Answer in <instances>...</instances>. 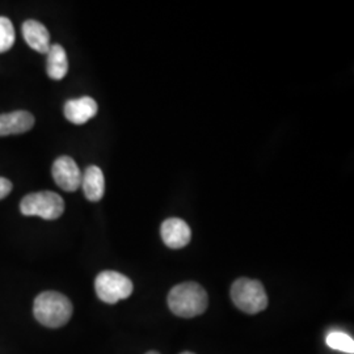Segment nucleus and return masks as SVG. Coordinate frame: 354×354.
<instances>
[{"mask_svg": "<svg viewBox=\"0 0 354 354\" xmlns=\"http://www.w3.org/2000/svg\"><path fill=\"white\" fill-rule=\"evenodd\" d=\"M33 314L39 324L48 328H59L73 315V304L61 292L44 291L35 301Z\"/></svg>", "mask_w": 354, "mask_h": 354, "instance_id": "1", "label": "nucleus"}, {"mask_svg": "<svg viewBox=\"0 0 354 354\" xmlns=\"http://www.w3.org/2000/svg\"><path fill=\"white\" fill-rule=\"evenodd\" d=\"M207 304V292L196 282L180 283L168 294V307L177 317H198L205 313Z\"/></svg>", "mask_w": 354, "mask_h": 354, "instance_id": "2", "label": "nucleus"}, {"mask_svg": "<svg viewBox=\"0 0 354 354\" xmlns=\"http://www.w3.org/2000/svg\"><path fill=\"white\" fill-rule=\"evenodd\" d=\"M231 299L245 314H259L268 307V295L257 279H238L231 286Z\"/></svg>", "mask_w": 354, "mask_h": 354, "instance_id": "3", "label": "nucleus"}, {"mask_svg": "<svg viewBox=\"0 0 354 354\" xmlns=\"http://www.w3.org/2000/svg\"><path fill=\"white\" fill-rule=\"evenodd\" d=\"M20 212L26 216H39L46 221H54L64 214V198L58 193L49 190L29 193L20 203Z\"/></svg>", "mask_w": 354, "mask_h": 354, "instance_id": "4", "label": "nucleus"}, {"mask_svg": "<svg viewBox=\"0 0 354 354\" xmlns=\"http://www.w3.org/2000/svg\"><path fill=\"white\" fill-rule=\"evenodd\" d=\"M95 290L102 302L114 304L131 295L133 282L118 272L105 270L95 279Z\"/></svg>", "mask_w": 354, "mask_h": 354, "instance_id": "5", "label": "nucleus"}, {"mask_svg": "<svg viewBox=\"0 0 354 354\" xmlns=\"http://www.w3.org/2000/svg\"><path fill=\"white\" fill-rule=\"evenodd\" d=\"M51 175L55 184L66 192H75L82 185V172L75 163V160L70 156L58 158L53 168Z\"/></svg>", "mask_w": 354, "mask_h": 354, "instance_id": "6", "label": "nucleus"}, {"mask_svg": "<svg viewBox=\"0 0 354 354\" xmlns=\"http://www.w3.org/2000/svg\"><path fill=\"white\" fill-rule=\"evenodd\" d=\"M162 239L165 245L172 250L184 248L189 244L192 231L185 221L180 218H168L165 219L160 228Z\"/></svg>", "mask_w": 354, "mask_h": 354, "instance_id": "7", "label": "nucleus"}, {"mask_svg": "<svg viewBox=\"0 0 354 354\" xmlns=\"http://www.w3.org/2000/svg\"><path fill=\"white\" fill-rule=\"evenodd\" d=\"M97 102L92 97L84 96L80 99H73L64 104V117L75 125H83L88 122L91 118H93L97 114Z\"/></svg>", "mask_w": 354, "mask_h": 354, "instance_id": "8", "label": "nucleus"}, {"mask_svg": "<svg viewBox=\"0 0 354 354\" xmlns=\"http://www.w3.org/2000/svg\"><path fill=\"white\" fill-rule=\"evenodd\" d=\"M35 127L33 114L26 111L0 114V137L23 134Z\"/></svg>", "mask_w": 354, "mask_h": 354, "instance_id": "9", "label": "nucleus"}, {"mask_svg": "<svg viewBox=\"0 0 354 354\" xmlns=\"http://www.w3.org/2000/svg\"><path fill=\"white\" fill-rule=\"evenodd\" d=\"M23 36L29 48L41 54H48L50 49V33L46 26L37 20H26L23 24Z\"/></svg>", "mask_w": 354, "mask_h": 354, "instance_id": "10", "label": "nucleus"}, {"mask_svg": "<svg viewBox=\"0 0 354 354\" xmlns=\"http://www.w3.org/2000/svg\"><path fill=\"white\" fill-rule=\"evenodd\" d=\"M86 198L91 203H99L105 193V178L97 165H89L82 175V185Z\"/></svg>", "mask_w": 354, "mask_h": 354, "instance_id": "11", "label": "nucleus"}, {"mask_svg": "<svg viewBox=\"0 0 354 354\" xmlns=\"http://www.w3.org/2000/svg\"><path fill=\"white\" fill-rule=\"evenodd\" d=\"M48 75L53 80H61L68 73V61L64 48L58 44L51 45L48 51V64H46Z\"/></svg>", "mask_w": 354, "mask_h": 354, "instance_id": "12", "label": "nucleus"}, {"mask_svg": "<svg viewBox=\"0 0 354 354\" xmlns=\"http://www.w3.org/2000/svg\"><path fill=\"white\" fill-rule=\"evenodd\" d=\"M326 342L330 349L339 351L342 353H354V340L352 336L348 333H344L342 330H333L328 333Z\"/></svg>", "mask_w": 354, "mask_h": 354, "instance_id": "13", "label": "nucleus"}, {"mask_svg": "<svg viewBox=\"0 0 354 354\" xmlns=\"http://www.w3.org/2000/svg\"><path fill=\"white\" fill-rule=\"evenodd\" d=\"M15 44V28L8 17L0 16V53L10 50Z\"/></svg>", "mask_w": 354, "mask_h": 354, "instance_id": "14", "label": "nucleus"}, {"mask_svg": "<svg viewBox=\"0 0 354 354\" xmlns=\"http://www.w3.org/2000/svg\"><path fill=\"white\" fill-rule=\"evenodd\" d=\"M12 190V183L6 178V177H0V201L3 198H6Z\"/></svg>", "mask_w": 354, "mask_h": 354, "instance_id": "15", "label": "nucleus"}, {"mask_svg": "<svg viewBox=\"0 0 354 354\" xmlns=\"http://www.w3.org/2000/svg\"><path fill=\"white\" fill-rule=\"evenodd\" d=\"M147 354H159V353H156V352H149V353Z\"/></svg>", "mask_w": 354, "mask_h": 354, "instance_id": "16", "label": "nucleus"}, {"mask_svg": "<svg viewBox=\"0 0 354 354\" xmlns=\"http://www.w3.org/2000/svg\"><path fill=\"white\" fill-rule=\"evenodd\" d=\"M181 354H194V353H190V352H184V353H181Z\"/></svg>", "mask_w": 354, "mask_h": 354, "instance_id": "17", "label": "nucleus"}]
</instances>
